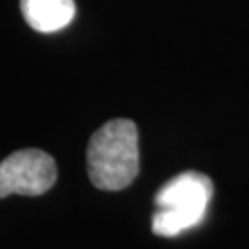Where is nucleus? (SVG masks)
Returning <instances> with one entry per match:
<instances>
[{
	"instance_id": "nucleus-1",
	"label": "nucleus",
	"mask_w": 249,
	"mask_h": 249,
	"mask_svg": "<svg viewBox=\"0 0 249 249\" xmlns=\"http://www.w3.org/2000/svg\"><path fill=\"white\" fill-rule=\"evenodd\" d=\"M87 172L100 190H124L139 176V131L135 122L115 118L96 129L87 146Z\"/></svg>"
},
{
	"instance_id": "nucleus-2",
	"label": "nucleus",
	"mask_w": 249,
	"mask_h": 249,
	"mask_svg": "<svg viewBox=\"0 0 249 249\" xmlns=\"http://www.w3.org/2000/svg\"><path fill=\"white\" fill-rule=\"evenodd\" d=\"M214 187L201 172H183L159 188L155 196V213L151 231L162 238H174L194 229L205 220Z\"/></svg>"
},
{
	"instance_id": "nucleus-3",
	"label": "nucleus",
	"mask_w": 249,
	"mask_h": 249,
	"mask_svg": "<svg viewBox=\"0 0 249 249\" xmlns=\"http://www.w3.org/2000/svg\"><path fill=\"white\" fill-rule=\"evenodd\" d=\"M57 181V164L37 148L17 150L0 162V199L11 194L43 196Z\"/></svg>"
},
{
	"instance_id": "nucleus-4",
	"label": "nucleus",
	"mask_w": 249,
	"mask_h": 249,
	"mask_svg": "<svg viewBox=\"0 0 249 249\" xmlns=\"http://www.w3.org/2000/svg\"><path fill=\"white\" fill-rule=\"evenodd\" d=\"M20 11L30 26L41 34H52L74 20V0H20Z\"/></svg>"
}]
</instances>
